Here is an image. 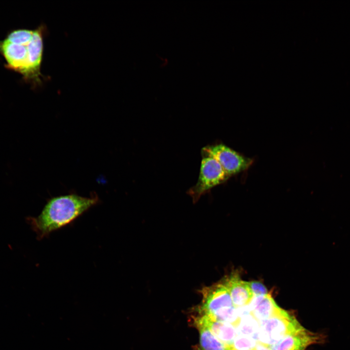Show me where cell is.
Listing matches in <instances>:
<instances>
[{"instance_id":"obj_1","label":"cell","mask_w":350,"mask_h":350,"mask_svg":"<svg viewBox=\"0 0 350 350\" xmlns=\"http://www.w3.org/2000/svg\"><path fill=\"white\" fill-rule=\"evenodd\" d=\"M99 202L96 194L90 197L76 194L55 197L47 202L38 216L28 217L26 222L35 233L37 239L41 240L70 224Z\"/></svg>"},{"instance_id":"obj_2","label":"cell","mask_w":350,"mask_h":350,"mask_svg":"<svg viewBox=\"0 0 350 350\" xmlns=\"http://www.w3.org/2000/svg\"><path fill=\"white\" fill-rule=\"evenodd\" d=\"M202 160L198 180L187 192L196 202L199 198L213 187L226 181L229 176L214 158L202 153Z\"/></svg>"},{"instance_id":"obj_3","label":"cell","mask_w":350,"mask_h":350,"mask_svg":"<svg viewBox=\"0 0 350 350\" xmlns=\"http://www.w3.org/2000/svg\"><path fill=\"white\" fill-rule=\"evenodd\" d=\"M258 339L267 346L303 328L293 315L287 311L280 315L259 321Z\"/></svg>"},{"instance_id":"obj_4","label":"cell","mask_w":350,"mask_h":350,"mask_svg":"<svg viewBox=\"0 0 350 350\" xmlns=\"http://www.w3.org/2000/svg\"><path fill=\"white\" fill-rule=\"evenodd\" d=\"M201 153L217 160L229 177L246 170L252 162L223 144L206 146L202 149Z\"/></svg>"},{"instance_id":"obj_5","label":"cell","mask_w":350,"mask_h":350,"mask_svg":"<svg viewBox=\"0 0 350 350\" xmlns=\"http://www.w3.org/2000/svg\"><path fill=\"white\" fill-rule=\"evenodd\" d=\"M327 337L326 334L313 332L303 327L267 346L271 350H306L311 345L324 344Z\"/></svg>"},{"instance_id":"obj_6","label":"cell","mask_w":350,"mask_h":350,"mask_svg":"<svg viewBox=\"0 0 350 350\" xmlns=\"http://www.w3.org/2000/svg\"><path fill=\"white\" fill-rule=\"evenodd\" d=\"M202 300L200 315H210L226 307L233 306L229 292L223 281L202 289Z\"/></svg>"},{"instance_id":"obj_7","label":"cell","mask_w":350,"mask_h":350,"mask_svg":"<svg viewBox=\"0 0 350 350\" xmlns=\"http://www.w3.org/2000/svg\"><path fill=\"white\" fill-rule=\"evenodd\" d=\"M194 323L207 327L220 341L229 347L237 335L232 324L217 320L206 315H200L195 317Z\"/></svg>"},{"instance_id":"obj_8","label":"cell","mask_w":350,"mask_h":350,"mask_svg":"<svg viewBox=\"0 0 350 350\" xmlns=\"http://www.w3.org/2000/svg\"><path fill=\"white\" fill-rule=\"evenodd\" d=\"M249 304L250 313L259 321L280 315L286 312L278 306L269 294L254 296Z\"/></svg>"},{"instance_id":"obj_9","label":"cell","mask_w":350,"mask_h":350,"mask_svg":"<svg viewBox=\"0 0 350 350\" xmlns=\"http://www.w3.org/2000/svg\"><path fill=\"white\" fill-rule=\"evenodd\" d=\"M228 288L235 308L249 304L254 295L247 281L240 280L237 276L232 275L222 281Z\"/></svg>"},{"instance_id":"obj_10","label":"cell","mask_w":350,"mask_h":350,"mask_svg":"<svg viewBox=\"0 0 350 350\" xmlns=\"http://www.w3.org/2000/svg\"><path fill=\"white\" fill-rule=\"evenodd\" d=\"M199 333V343L201 350H232L231 348L220 341L205 326L195 323Z\"/></svg>"},{"instance_id":"obj_11","label":"cell","mask_w":350,"mask_h":350,"mask_svg":"<svg viewBox=\"0 0 350 350\" xmlns=\"http://www.w3.org/2000/svg\"><path fill=\"white\" fill-rule=\"evenodd\" d=\"M206 315L217 320L231 324L234 327L237 326L240 321L236 308L234 306L223 308Z\"/></svg>"},{"instance_id":"obj_12","label":"cell","mask_w":350,"mask_h":350,"mask_svg":"<svg viewBox=\"0 0 350 350\" xmlns=\"http://www.w3.org/2000/svg\"><path fill=\"white\" fill-rule=\"evenodd\" d=\"M257 342L254 338L246 335H237L230 347L232 350H251L255 348Z\"/></svg>"},{"instance_id":"obj_13","label":"cell","mask_w":350,"mask_h":350,"mask_svg":"<svg viewBox=\"0 0 350 350\" xmlns=\"http://www.w3.org/2000/svg\"><path fill=\"white\" fill-rule=\"evenodd\" d=\"M247 284L254 296H264L269 294L266 287L260 282L247 281Z\"/></svg>"},{"instance_id":"obj_14","label":"cell","mask_w":350,"mask_h":350,"mask_svg":"<svg viewBox=\"0 0 350 350\" xmlns=\"http://www.w3.org/2000/svg\"><path fill=\"white\" fill-rule=\"evenodd\" d=\"M255 348L257 350H271L267 345L259 341L257 342Z\"/></svg>"},{"instance_id":"obj_15","label":"cell","mask_w":350,"mask_h":350,"mask_svg":"<svg viewBox=\"0 0 350 350\" xmlns=\"http://www.w3.org/2000/svg\"><path fill=\"white\" fill-rule=\"evenodd\" d=\"M251 350H256V348H255Z\"/></svg>"}]
</instances>
